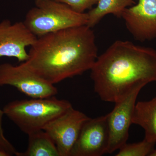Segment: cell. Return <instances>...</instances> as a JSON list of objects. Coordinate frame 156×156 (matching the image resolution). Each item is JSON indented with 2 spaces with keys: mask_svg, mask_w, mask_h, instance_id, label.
Wrapping results in <instances>:
<instances>
[{
  "mask_svg": "<svg viewBox=\"0 0 156 156\" xmlns=\"http://www.w3.org/2000/svg\"><path fill=\"white\" fill-rule=\"evenodd\" d=\"M107 115L91 119L84 124L70 156H101L108 144Z\"/></svg>",
  "mask_w": 156,
  "mask_h": 156,
  "instance_id": "8",
  "label": "cell"
},
{
  "mask_svg": "<svg viewBox=\"0 0 156 156\" xmlns=\"http://www.w3.org/2000/svg\"><path fill=\"white\" fill-rule=\"evenodd\" d=\"M94 31L87 25L70 27L37 37L23 63L54 85L91 69L98 57Z\"/></svg>",
  "mask_w": 156,
  "mask_h": 156,
  "instance_id": "1",
  "label": "cell"
},
{
  "mask_svg": "<svg viewBox=\"0 0 156 156\" xmlns=\"http://www.w3.org/2000/svg\"><path fill=\"white\" fill-rule=\"evenodd\" d=\"M122 18L136 41L144 42L156 38V0H138L125 10Z\"/></svg>",
  "mask_w": 156,
  "mask_h": 156,
  "instance_id": "10",
  "label": "cell"
},
{
  "mask_svg": "<svg viewBox=\"0 0 156 156\" xmlns=\"http://www.w3.org/2000/svg\"><path fill=\"white\" fill-rule=\"evenodd\" d=\"M149 156H156V149L154 150L150 154Z\"/></svg>",
  "mask_w": 156,
  "mask_h": 156,
  "instance_id": "18",
  "label": "cell"
},
{
  "mask_svg": "<svg viewBox=\"0 0 156 156\" xmlns=\"http://www.w3.org/2000/svg\"><path fill=\"white\" fill-rule=\"evenodd\" d=\"M37 37L23 21L14 23L9 20L0 22V57H14L19 62L29 58L27 47L34 44Z\"/></svg>",
  "mask_w": 156,
  "mask_h": 156,
  "instance_id": "9",
  "label": "cell"
},
{
  "mask_svg": "<svg viewBox=\"0 0 156 156\" xmlns=\"http://www.w3.org/2000/svg\"><path fill=\"white\" fill-rule=\"evenodd\" d=\"M8 152L4 149L0 147V156H10Z\"/></svg>",
  "mask_w": 156,
  "mask_h": 156,
  "instance_id": "17",
  "label": "cell"
},
{
  "mask_svg": "<svg viewBox=\"0 0 156 156\" xmlns=\"http://www.w3.org/2000/svg\"><path fill=\"white\" fill-rule=\"evenodd\" d=\"M90 119L73 107L47 124L43 130L55 143L59 156H70L81 129Z\"/></svg>",
  "mask_w": 156,
  "mask_h": 156,
  "instance_id": "7",
  "label": "cell"
},
{
  "mask_svg": "<svg viewBox=\"0 0 156 156\" xmlns=\"http://www.w3.org/2000/svg\"><path fill=\"white\" fill-rule=\"evenodd\" d=\"M132 122L144 129V139L156 143V97L148 101L136 103Z\"/></svg>",
  "mask_w": 156,
  "mask_h": 156,
  "instance_id": "11",
  "label": "cell"
},
{
  "mask_svg": "<svg viewBox=\"0 0 156 156\" xmlns=\"http://www.w3.org/2000/svg\"><path fill=\"white\" fill-rule=\"evenodd\" d=\"M144 86L141 84L134 87L124 99L115 103L113 110L107 115L109 136L107 153H113L127 143L136 98Z\"/></svg>",
  "mask_w": 156,
  "mask_h": 156,
  "instance_id": "6",
  "label": "cell"
},
{
  "mask_svg": "<svg viewBox=\"0 0 156 156\" xmlns=\"http://www.w3.org/2000/svg\"><path fill=\"white\" fill-rule=\"evenodd\" d=\"M27 149L17 156H59L55 143L44 130L29 134Z\"/></svg>",
  "mask_w": 156,
  "mask_h": 156,
  "instance_id": "13",
  "label": "cell"
},
{
  "mask_svg": "<svg viewBox=\"0 0 156 156\" xmlns=\"http://www.w3.org/2000/svg\"><path fill=\"white\" fill-rule=\"evenodd\" d=\"M73 107L68 101L55 97L11 101L3 108L4 114L27 135L43 130L56 117Z\"/></svg>",
  "mask_w": 156,
  "mask_h": 156,
  "instance_id": "3",
  "label": "cell"
},
{
  "mask_svg": "<svg viewBox=\"0 0 156 156\" xmlns=\"http://www.w3.org/2000/svg\"><path fill=\"white\" fill-rule=\"evenodd\" d=\"M87 13L74 11L66 4L56 0H35V7L23 21L28 29L39 37L65 29L87 25Z\"/></svg>",
  "mask_w": 156,
  "mask_h": 156,
  "instance_id": "4",
  "label": "cell"
},
{
  "mask_svg": "<svg viewBox=\"0 0 156 156\" xmlns=\"http://www.w3.org/2000/svg\"><path fill=\"white\" fill-rule=\"evenodd\" d=\"M4 112L3 110L0 108V147L3 148L10 155V156L15 155H17L18 152L11 144V143L7 139L4 135L2 128V119Z\"/></svg>",
  "mask_w": 156,
  "mask_h": 156,
  "instance_id": "16",
  "label": "cell"
},
{
  "mask_svg": "<svg viewBox=\"0 0 156 156\" xmlns=\"http://www.w3.org/2000/svg\"><path fill=\"white\" fill-rule=\"evenodd\" d=\"M9 85L31 98L55 96L57 88L33 72L22 62L14 66L9 63L0 64V86Z\"/></svg>",
  "mask_w": 156,
  "mask_h": 156,
  "instance_id": "5",
  "label": "cell"
},
{
  "mask_svg": "<svg viewBox=\"0 0 156 156\" xmlns=\"http://www.w3.org/2000/svg\"><path fill=\"white\" fill-rule=\"evenodd\" d=\"M66 4L74 11L80 13H85L88 9H91L97 5L99 0H56Z\"/></svg>",
  "mask_w": 156,
  "mask_h": 156,
  "instance_id": "15",
  "label": "cell"
},
{
  "mask_svg": "<svg viewBox=\"0 0 156 156\" xmlns=\"http://www.w3.org/2000/svg\"><path fill=\"white\" fill-rule=\"evenodd\" d=\"M90 70L95 92L103 101L116 103L136 86L156 81V50L117 41L98 56Z\"/></svg>",
  "mask_w": 156,
  "mask_h": 156,
  "instance_id": "2",
  "label": "cell"
},
{
  "mask_svg": "<svg viewBox=\"0 0 156 156\" xmlns=\"http://www.w3.org/2000/svg\"><path fill=\"white\" fill-rule=\"evenodd\" d=\"M138 0H99L97 6L90 9L87 13L88 20L87 26L94 27L105 16L112 14L118 18H122L124 11L134 5Z\"/></svg>",
  "mask_w": 156,
  "mask_h": 156,
  "instance_id": "12",
  "label": "cell"
},
{
  "mask_svg": "<svg viewBox=\"0 0 156 156\" xmlns=\"http://www.w3.org/2000/svg\"><path fill=\"white\" fill-rule=\"evenodd\" d=\"M156 143L145 139L137 143L124 144L119 149L116 156H149L154 149Z\"/></svg>",
  "mask_w": 156,
  "mask_h": 156,
  "instance_id": "14",
  "label": "cell"
}]
</instances>
